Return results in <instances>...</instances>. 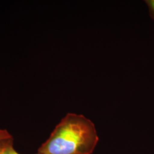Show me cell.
<instances>
[{"instance_id": "cell-1", "label": "cell", "mask_w": 154, "mask_h": 154, "mask_svg": "<svg viewBox=\"0 0 154 154\" xmlns=\"http://www.w3.org/2000/svg\"><path fill=\"white\" fill-rule=\"evenodd\" d=\"M99 138L95 125L82 115L68 113L38 149L39 154H91Z\"/></svg>"}, {"instance_id": "cell-2", "label": "cell", "mask_w": 154, "mask_h": 154, "mask_svg": "<svg viewBox=\"0 0 154 154\" xmlns=\"http://www.w3.org/2000/svg\"><path fill=\"white\" fill-rule=\"evenodd\" d=\"M13 138L0 140V154H20L14 148ZM36 154H39L38 153Z\"/></svg>"}, {"instance_id": "cell-3", "label": "cell", "mask_w": 154, "mask_h": 154, "mask_svg": "<svg viewBox=\"0 0 154 154\" xmlns=\"http://www.w3.org/2000/svg\"><path fill=\"white\" fill-rule=\"evenodd\" d=\"M144 2L149 7V16L154 20V0H146Z\"/></svg>"}, {"instance_id": "cell-4", "label": "cell", "mask_w": 154, "mask_h": 154, "mask_svg": "<svg viewBox=\"0 0 154 154\" xmlns=\"http://www.w3.org/2000/svg\"><path fill=\"white\" fill-rule=\"evenodd\" d=\"M12 135L6 130L0 128V140L8 138H12Z\"/></svg>"}]
</instances>
